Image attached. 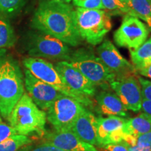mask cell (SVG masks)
<instances>
[{
  "instance_id": "cb8c5ba5",
  "label": "cell",
  "mask_w": 151,
  "mask_h": 151,
  "mask_svg": "<svg viewBox=\"0 0 151 151\" xmlns=\"http://www.w3.org/2000/svg\"><path fill=\"white\" fill-rule=\"evenodd\" d=\"M104 10L110 15H127V7L120 0H101Z\"/></svg>"
},
{
  "instance_id": "7402d4cb",
  "label": "cell",
  "mask_w": 151,
  "mask_h": 151,
  "mask_svg": "<svg viewBox=\"0 0 151 151\" xmlns=\"http://www.w3.org/2000/svg\"><path fill=\"white\" fill-rule=\"evenodd\" d=\"M16 40L14 29L9 22L0 18V49L13 46Z\"/></svg>"
},
{
  "instance_id": "f546056e",
  "label": "cell",
  "mask_w": 151,
  "mask_h": 151,
  "mask_svg": "<svg viewBox=\"0 0 151 151\" xmlns=\"http://www.w3.org/2000/svg\"><path fill=\"white\" fill-rule=\"evenodd\" d=\"M105 151H129L128 146L123 141L118 143H113L104 146Z\"/></svg>"
},
{
  "instance_id": "e575fe53",
  "label": "cell",
  "mask_w": 151,
  "mask_h": 151,
  "mask_svg": "<svg viewBox=\"0 0 151 151\" xmlns=\"http://www.w3.org/2000/svg\"><path fill=\"white\" fill-rule=\"evenodd\" d=\"M50 1H58V2L69 4L71 2V0H50Z\"/></svg>"
},
{
  "instance_id": "52a82bcc",
  "label": "cell",
  "mask_w": 151,
  "mask_h": 151,
  "mask_svg": "<svg viewBox=\"0 0 151 151\" xmlns=\"http://www.w3.org/2000/svg\"><path fill=\"white\" fill-rule=\"evenodd\" d=\"M86 110L77 100L62 94L46 111V119L55 131H68Z\"/></svg>"
},
{
  "instance_id": "8fae6325",
  "label": "cell",
  "mask_w": 151,
  "mask_h": 151,
  "mask_svg": "<svg viewBox=\"0 0 151 151\" xmlns=\"http://www.w3.org/2000/svg\"><path fill=\"white\" fill-rule=\"evenodd\" d=\"M98 57L104 65L116 76V79L135 76L137 71L109 40H105L97 48Z\"/></svg>"
},
{
  "instance_id": "f1b7e54d",
  "label": "cell",
  "mask_w": 151,
  "mask_h": 151,
  "mask_svg": "<svg viewBox=\"0 0 151 151\" xmlns=\"http://www.w3.org/2000/svg\"><path fill=\"white\" fill-rule=\"evenodd\" d=\"M137 146L141 147L151 146V132L138 136L137 137Z\"/></svg>"
},
{
  "instance_id": "7a4b0ae2",
  "label": "cell",
  "mask_w": 151,
  "mask_h": 151,
  "mask_svg": "<svg viewBox=\"0 0 151 151\" xmlns=\"http://www.w3.org/2000/svg\"><path fill=\"white\" fill-rule=\"evenodd\" d=\"M24 92L23 76L18 62L0 53V114L2 118L8 120Z\"/></svg>"
},
{
  "instance_id": "836d02e7",
  "label": "cell",
  "mask_w": 151,
  "mask_h": 151,
  "mask_svg": "<svg viewBox=\"0 0 151 151\" xmlns=\"http://www.w3.org/2000/svg\"><path fill=\"white\" fill-rule=\"evenodd\" d=\"M129 151H151V146H146V147H141V146H129Z\"/></svg>"
},
{
  "instance_id": "4fadbf2b",
  "label": "cell",
  "mask_w": 151,
  "mask_h": 151,
  "mask_svg": "<svg viewBox=\"0 0 151 151\" xmlns=\"http://www.w3.org/2000/svg\"><path fill=\"white\" fill-rule=\"evenodd\" d=\"M127 119L118 116H109L106 118H97V145H106L122 142L126 134L124 130Z\"/></svg>"
},
{
  "instance_id": "5bb4252c",
  "label": "cell",
  "mask_w": 151,
  "mask_h": 151,
  "mask_svg": "<svg viewBox=\"0 0 151 151\" xmlns=\"http://www.w3.org/2000/svg\"><path fill=\"white\" fill-rule=\"evenodd\" d=\"M55 67L71 90L88 97H92L95 94L96 86L69 62H58Z\"/></svg>"
},
{
  "instance_id": "4dcf8cb0",
  "label": "cell",
  "mask_w": 151,
  "mask_h": 151,
  "mask_svg": "<svg viewBox=\"0 0 151 151\" xmlns=\"http://www.w3.org/2000/svg\"><path fill=\"white\" fill-rule=\"evenodd\" d=\"M137 137L134 135L126 133L124 136L122 141L129 146H137Z\"/></svg>"
},
{
  "instance_id": "1f68e13d",
  "label": "cell",
  "mask_w": 151,
  "mask_h": 151,
  "mask_svg": "<svg viewBox=\"0 0 151 151\" xmlns=\"http://www.w3.org/2000/svg\"><path fill=\"white\" fill-rule=\"evenodd\" d=\"M141 110L144 113L151 116V101L148 100L142 99Z\"/></svg>"
},
{
  "instance_id": "6da1fadb",
  "label": "cell",
  "mask_w": 151,
  "mask_h": 151,
  "mask_svg": "<svg viewBox=\"0 0 151 151\" xmlns=\"http://www.w3.org/2000/svg\"><path fill=\"white\" fill-rule=\"evenodd\" d=\"M32 24L35 29L69 46H77L82 41L76 24L75 11L69 4L43 1L34 14Z\"/></svg>"
},
{
  "instance_id": "44dd1931",
  "label": "cell",
  "mask_w": 151,
  "mask_h": 151,
  "mask_svg": "<svg viewBox=\"0 0 151 151\" xmlns=\"http://www.w3.org/2000/svg\"><path fill=\"white\" fill-rule=\"evenodd\" d=\"M31 143L32 140L29 137L15 134L0 143V151H18Z\"/></svg>"
},
{
  "instance_id": "4316f807",
  "label": "cell",
  "mask_w": 151,
  "mask_h": 151,
  "mask_svg": "<svg viewBox=\"0 0 151 151\" xmlns=\"http://www.w3.org/2000/svg\"><path fill=\"white\" fill-rule=\"evenodd\" d=\"M137 78L141 86L143 99L151 101V81L140 76L137 77Z\"/></svg>"
},
{
  "instance_id": "ffe728a7",
  "label": "cell",
  "mask_w": 151,
  "mask_h": 151,
  "mask_svg": "<svg viewBox=\"0 0 151 151\" xmlns=\"http://www.w3.org/2000/svg\"><path fill=\"white\" fill-rule=\"evenodd\" d=\"M127 7V15L141 19L151 29V0H132Z\"/></svg>"
},
{
  "instance_id": "9c48e42d",
  "label": "cell",
  "mask_w": 151,
  "mask_h": 151,
  "mask_svg": "<svg viewBox=\"0 0 151 151\" xmlns=\"http://www.w3.org/2000/svg\"><path fill=\"white\" fill-rule=\"evenodd\" d=\"M124 16L120 27L114 32L113 39L118 46L135 50L146 41L148 28L136 17L127 14Z\"/></svg>"
},
{
  "instance_id": "d590c367",
  "label": "cell",
  "mask_w": 151,
  "mask_h": 151,
  "mask_svg": "<svg viewBox=\"0 0 151 151\" xmlns=\"http://www.w3.org/2000/svg\"><path fill=\"white\" fill-rule=\"evenodd\" d=\"M120 1H121V2L123 4H124L125 6H127L128 4H129L130 1H132V0H120Z\"/></svg>"
},
{
  "instance_id": "2e32d148",
  "label": "cell",
  "mask_w": 151,
  "mask_h": 151,
  "mask_svg": "<svg viewBox=\"0 0 151 151\" xmlns=\"http://www.w3.org/2000/svg\"><path fill=\"white\" fill-rule=\"evenodd\" d=\"M97 118L93 113L86 110L73 124L70 131L81 140L91 145H97Z\"/></svg>"
},
{
  "instance_id": "9a60e30c",
  "label": "cell",
  "mask_w": 151,
  "mask_h": 151,
  "mask_svg": "<svg viewBox=\"0 0 151 151\" xmlns=\"http://www.w3.org/2000/svg\"><path fill=\"white\" fill-rule=\"evenodd\" d=\"M43 142L66 151H98L93 145L82 141L70 130L45 133Z\"/></svg>"
},
{
  "instance_id": "d6a6232c",
  "label": "cell",
  "mask_w": 151,
  "mask_h": 151,
  "mask_svg": "<svg viewBox=\"0 0 151 151\" xmlns=\"http://www.w3.org/2000/svg\"><path fill=\"white\" fill-rule=\"evenodd\" d=\"M137 72H139L143 76L148 77V78L151 79V64L147 66L146 67H145L144 69L137 71Z\"/></svg>"
},
{
  "instance_id": "ba28073f",
  "label": "cell",
  "mask_w": 151,
  "mask_h": 151,
  "mask_svg": "<svg viewBox=\"0 0 151 151\" xmlns=\"http://www.w3.org/2000/svg\"><path fill=\"white\" fill-rule=\"evenodd\" d=\"M27 50L32 58L67 62L70 59L72 52L67 43L43 32L33 35L28 45Z\"/></svg>"
},
{
  "instance_id": "d4e9b609",
  "label": "cell",
  "mask_w": 151,
  "mask_h": 151,
  "mask_svg": "<svg viewBox=\"0 0 151 151\" xmlns=\"http://www.w3.org/2000/svg\"><path fill=\"white\" fill-rule=\"evenodd\" d=\"M73 3L79 8L104 10L101 0H73Z\"/></svg>"
},
{
  "instance_id": "83f0119b",
  "label": "cell",
  "mask_w": 151,
  "mask_h": 151,
  "mask_svg": "<svg viewBox=\"0 0 151 151\" xmlns=\"http://www.w3.org/2000/svg\"><path fill=\"white\" fill-rule=\"evenodd\" d=\"M15 134H18L10 124L4 123L2 122H0V143Z\"/></svg>"
},
{
  "instance_id": "484cf974",
  "label": "cell",
  "mask_w": 151,
  "mask_h": 151,
  "mask_svg": "<svg viewBox=\"0 0 151 151\" xmlns=\"http://www.w3.org/2000/svg\"><path fill=\"white\" fill-rule=\"evenodd\" d=\"M18 151H66L61 149L56 148L52 145L43 142L41 144L37 146H25L24 148H21Z\"/></svg>"
},
{
  "instance_id": "ac0fdd59",
  "label": "cell",
  "mask_w": 151,
  "mask_h": 151,
  "mask_svg": "<svg viewBox=\"0 0 151 151\" xmlns=\"http://www.w3.org/2000/svg\"><path fill=\"white\" fill-rule=\"evenodd\" d=\"M124 130L127 134L136 137L151 132V116L143 113L135 118L127 120Z\"/></svg>"
},
{
  "instance_id": "7c38bea8",
  "label": "cell",
  "mask_w": 151,
  "mask_h": 151,
  "mask_svg": "<svg viewBox=\"0 0 151 151\" xmlns=\"http://www.w3.org/2000/svg\"><path fill=\"white\" fill-rule=\"evenodd\" d=\"M24 82L29 97L42 111L48 110L52 104L63 94L36 78L27 69L24 70Z\"/></svg>"
},
{
  "instance_id": "8d00e7d4",
  "label": "cell",
  "mask_w": 151,
  "mask_h": 151,
  "mask_svg": "<svg viewBox=\"0 0 151 151\" xmlns=\"http://www.w3.org/2000/svg\"><path fill=\"white\" fill-rule=\"evenodd\" d=\"M2 122V119H1V116H0V122Z\"/></svg>"
},
{
  "instance_id": "3957f363",
  "label": "cell",
  "mask_w": 151,
  "mask_h": 151,
  "mask_svg": "<svg viewBox=\"0 0 151 151\" xmlns=\"http://www.w3.org/2000/svg\"><path fill=\"white\" fill-rule=\"evenodd\" d=\"M8 121L18 134L42 137L46 133V113L26 92L14 107Z\"/></svg>"
},
{
  "instance_id": "d6986e66",
  "label": "cell",
  "mask_w": 151,
  "mask_h": 151,
  "mask_svg": "<svg viewBox=\"0 0 151 151\" xmlns=\"http://www.w3.org/2000/svg\"><path fill=\"white\" fill-rule=\"evenodd\" d=\"M132 65L136 71L144 69L151 64V38L135 50H130Z\"/></svg>"
},
{
  "instance_id": "8992f818",
  "label": "cell",
  "mask_w": 151,
  "mask_h": 151,
  "mask_svg": "<svg viewBox=\"0 0 151 151\" xmlns=\"http://www.w3.org/2000/svg\"><path fill=\"white\" fill-rule=\"evenodd\" d=\"M23 65L34 76L52 86L62 94L77 100L84 106H92V102L90 97L71 90L50 62L42 58L30 57L23 60Z\"/></svg>"
},
{
  "instance_id": "5b68a950",
  "label": "cell",
  "mask_w": 151,
  "mask_h": 151,
  "mask_svg": "<svg viewBox=\"0 0 151 151\" xmlns=\"http://www.w3.org/2000/svg\"><path fill=\"white\" fill-rule=\"evenodd\" d=\"M69 62L95 86L107 88L116 79V74L95 55L92 49L79 48L71 52Z\"/></svg>"
},
{
  "instance_id": "e0dca14e",
  "label": "cell",
  "mask_w": 151,
  "mask_h": 151,
  "mask_svg": "<svg viewBox=\"0 0 151 151\" xmlns=\"http://www.w3.org/2000/svg\"><path fill=\"white\" fill-rule=\"evenodd\" d=\"M97 105L101 113L108 116L125 118L128 116L127 109L116 93L102 90L96 95Z\"/></svg>"
},
{
  "instance_id": "30bf717a",
  "label": "cell",
  "mask_w": 151,
  "mask_h": 151,
  "mask_svg": "<svg viewBox=\"0 0 151 151\" xmlns=\"http://www.w3.org/2000/svg\"><path fill=\"white\" fill-rule=\"evenodd\" d=\"M110 87L127 110L141 111L143 98L141 86L135 76L116 79L111 83Z\"/></svg>"
},
{
  "instance_id": "603a6c76",
  "label": "cell",
  "mask_w": 151,
  "mask_h": 151,
  "mask_svg": "<svg viewBox=\"0 0 151 151\" xmlns=\"http://www.w3.org/2000/svg\"><path fill=\"white\" fill-rule=\"evenodd\" d=\"M26 0H0V14L11 16L21 9Z\"/></svg>"
},
{
  "instance_id": "277c9868",
  "label": "cell",
  "mask_w": 151,
  "mask_h": 151,
  "mask_svg": "<svg viewBox=\"0 0 151 151\" xmlns=\"http://www.w3.org/2000/svg\"><path fill=\"white\" fill-rule=\"evenodd\" d=\"M75 20L81 38L92 46L102 42L112 28L111 15L105 10L78 7L75 10Z\"/></svg>"
}]
</instances>
